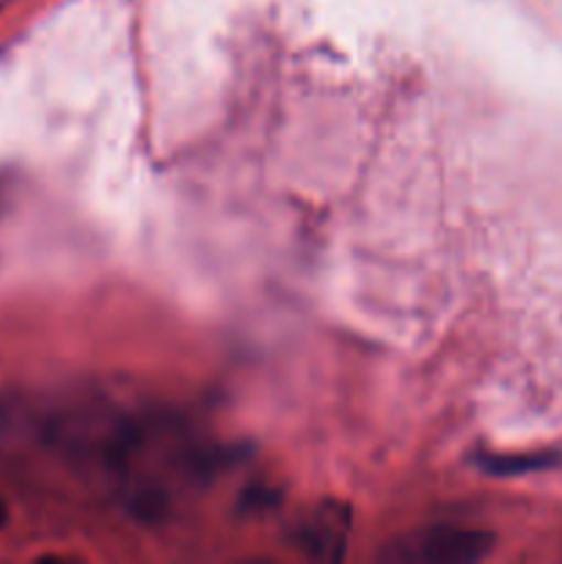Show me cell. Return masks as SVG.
<instances>
[{
	"mask_svg": "<svg viewBox=\"0 0 562 564\" xmlns=\"http://www.w3.org/2000/svg\"><path fill=\"white\" fill-rule=\"evenodd\" d=\"M494 551V534L463 527H435L428 532L395 540L389 545L391 560L428 564H466L479 562Z\"/></svg>",
	"mask_w": 562,
	"mask_h": 564,
	"instance_id": "cell-1",
	"label": "cell"
},
{
	"mask_svg": "<svg viewBox=\"0 0 562 564\" xmlns=\"http://www.w3.org/2000/svg\"><path fill=\"white\" fill-rule=\"evenodd\" d=\"M347 532H350V510L342 501H323L298 523L295 545L317 560H342Z\"/></svg>",
	"mask_w": 562,
	"mask_h": 564,
	"instance_id": "cell-2",
	"label": "cell"
},
{
	"mask_svg": "<svg viewBox=\"0 0 562 564\" xmlns=\"http://www.w3.org/2000/svg\"><path fill=\"white\" fill-rule=\"evenodd\" d=\"M6 523H9V507H6V501L0 499V532L6 529Z\"/></svg>",
	"mask_w": 562,
	"mask_h": 564,
	"instance_id": "cell-3",
	"label": "cell"
},
{
	"mask_svg": "<svg viewBox=\"0 0 562 564\" xmlns=\"http://www.w3.org/2000/svg\"><path fill=\"white\" fill-rule=\"evenodd\" d=\"M6 3H9V0H0V9H3V6H6Z\"/></svg>",
	"mask_w": 562,
	"mask_h": 564,
	"instance_id": "cell-4",
	"label": "cell"
}]
</instances>
